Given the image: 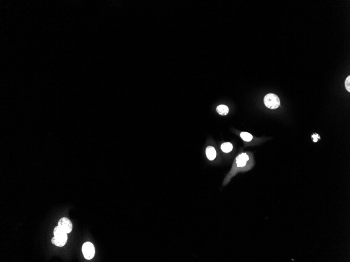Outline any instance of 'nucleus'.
<instances>
[{
  "instance_id": "nucleus-1",
  "label": "nucleus",
  "mask_w": 350,
  "mask_h": 262,
  "mask_svg": "<svg viewBox=\"0 0 350 262\" xmlns=\"http://www.w3.org/2000/svg\"><path fill=\"white\" fill-rule=\"evenodd\" d=\"M54 235V237L51 239L52 244L58 247H63L67 243V234L58 226L55 228Z\"/></svg>"
},
{
  "instance_id": "nucleus-2",
  "label": "nucleus",
  "mask_w": 350,
  "mask_h": 262,
  "mask_svg": "<svg viewBox=\"0 0 350 262\" xmlns=\"http://www.w3.org/2000/svg\"><path fill=\"white\" fill-rule=\"evenodd\" d=\"M264 102L267 108L272 110L277 108L280 105V98L275 94H267L264 97Z\"/></svg>"
},
{
  "instance_id": "nucleus-3",
  "label": "nucleus",
  "mask_w": 350,
  "mask_h": 262,
  "mask_svg": "<svg viewBox=\"0 0 350 262\" xmlns=\"http://www.w3.org/2000/svg\"><path fill=\"white\" fill-rule=\"evenodd\" d=\"M82 251L85 259L91 260L94 256L95 249L93 245L91 242H87L83 244Z\"/></svg>"
},
{
  "instance_id": "nucleus-4",
  "label": "nucleus",
  "mask_w": 350,
  "mask_h": 262,
  "mask_svg": "<svg viewBox=\"0 0 350 262\" xmlns=\"http://www.w3.org/2000/svg\"><path fill=\"white\" fill-rule=\"evenodd\" d=\"M58 226L64 230L67 234H70L72 230V224L69 219L67 218H62L58 221Z\"/></svg>"
},
{
  "instance_id": "nucleus-5",
  "label": "nucleus",
  "mask_w": 350,
  "mask_h": 262,
  "mask_svg": "<svg viewBox=\"0 0 350 262\" xmlns=\"http://www.w3.org/2000/svg\"><path fill=\"white\" fill-rule=\"evenodd\" d=\"M249 160V156L245 153L239 155L237 158L236 162L237 167H244L247 163V161Z\"/></svg>"
},
{
  "instance_id": "nucleus-6",
  "label": "nucleus",
  "mask_w": 350,
  "mask_h": 262,
  "mask_svg": "<svg viewBox=\"0 0 350 262\" xmlns=\"http://www.w3.org/2000/svg\"><path fill=\"white\" fill-rule=\"evenodd\" d=\"M206 155L207 159L210 160H213L216 157L217 153L215 148L213 147L209 146L206 149Z\"/></svg>"
},
{
  "instance_id": "nucleus-7",
  "label": "nucleus",
  "mask_w": 350,
  "mask_h": 262,
  "mask_svg": "<svg viewBox=\"0 0 350 262\" xmlns=\"http://www.w3.org/2000/svg\"><path fill=\"white\" fill-rule=\"evenodd\" d=\"M217 111L220 115H226L229 113V109L226 105H220L217 107Z\"/></svg>"
},
{
  "instance_id": "nucleus-8",
  "label": "nucleus",
  "mask_w": 350,
  "mask_h": 262,
  "mask_svg": "<svg viewBox=\"0 0 350 262\" xmlns=\"http://www.w3.org/2000/svg\"><path fill=\"white\" fill-rule=\"evenodd\" d=\"M221 148L224 152H230L233 149V145L230 142H226L222 144Z\"/></svg>"
},
{
  "instance_id": "nucleus-9",
  "label": "nucleus",
  "mask_w": 350,
  "mask_h": 262,
  "mask_svg": "<svg viewBox=\"0 0 350 262\" xmlns=\"http://www.w3.org/2000/svg\"><path fill=\"white\" fill-rule=\"evenodd\" d=\"M240 136L242 138L243 140H244L245 141H246V142L251 141L253 139L252 135H251L249 133H246V132H243V133H241L240 135Z\"/></svg>"
},
{
  "instance_id": "nucleus-10",
  "label": "nucleus",
  "mask_w": 350,
  "mask_h": 262,
  "mask_svg": "<svg viewBox=\"0 0 350 262\" xmlns=\"http://www.w3.org/2000/svg\"><path fill=\"white\" fill-rule=\"evenodd\" d=\"M350 76H348L345 81V86L348 92H350Z\"/></svg>"
},
{
  "instance_id": "nucleus-11",
  "label": "nucleus",
  "mask_w": 350,
  "mask_h": 262,
  "mask_svg": "<svg viewBox=\"0 0 350 262\" xmlns=\"http://www.w3.org/2000/svg\"><path fill=\"white\" fill-rule=\"evenodd\" d=\"M312 138H313V141L314 142H316L318 141V138H319V137L318 136V135H312Z\"/></svg>"
}]
</instances>
